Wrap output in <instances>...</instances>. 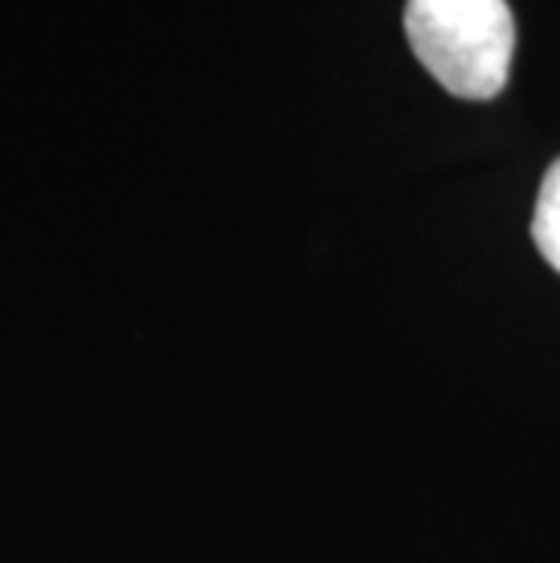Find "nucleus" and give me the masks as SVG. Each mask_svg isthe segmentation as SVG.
I'll return each instance as SVG.
<instances>
[{
  "label": "nucleus",
  "mask_w": 560,
  "mask_h": 563,
  "mask_svg": "<svg viewBox=\"0 0 560 563\" xmlns=\"http://www.w3.org/2000/svg\"><path fill=\"white\" fill-rule=\"evenodd\" d=\"M404 33L415 58L455 99L503 95L517 41L506 0H408Z\"/></svg>",
  "instance_id": "1"
},
{
  "label": "nucleus",
  "mask_w": 560,
  "mask_h": 563,
  "mask_svg": "<svg viewBox=\"0 0 560 563\" xmlns=\"http://www.w3.org/2000/svg\"><path fill=\"white\" fill-rule=\"evenodd\" d=\"M531 241L539 247V255L560 273V161L550 164V172H546L539 186V200H535V219H531Z\"/></svg>",
  "instance_id": "2"
}]
</instances>
